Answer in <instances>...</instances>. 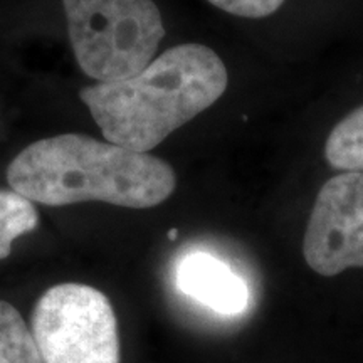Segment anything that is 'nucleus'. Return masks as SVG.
Segmentation results:
<instances>
[{
    "label": "nucleus",
    "mask_w": 363,
    "mask_h": 363,
    "mask_svg": "<svg viewBox=\"0 0 363 363\" xmlns=\"http://www.w3.org/2000/svg\"><path fill=\"white\" fill-rule=\"evenodd\" d=\"M7 180L30 202L54 207L99 201L150 208L167 201L177 184L162 158L78 133L29 145L9 165Z\"/></svg>",
    "instance_id": "obj_1"
},
{
    "label": "nucleus",
    "mask_w": 363,
    "mask_h": 363,
    "mask_svg": "<svg viewBox=\"0 0 363 363\" xmlns=\"http://www.w3.org/2000/svg\"><path fill=\"white\" fill-rule=\"evenodd\" d=\"M227 88V69L214 49L182 44L130 79L81 89L79 98L110 143L147 153L206 111Z\"/></svg>",
    "instance_id": "obj_2"
},
{
    "label": "nucleus",
    "mask_w": 363,
    "mask_h": 363,
    "mask_svg": "<svg viewBox=\"0 0 363 363\" xmlns=\"http://www.w3.org/2000/svg\"><path fill=\"white\" fill-rule=\"evenodd\" d=\"M76 61L99 83L130 79L153 61L165 35L152 0H62Z\"/></svg>",
    "instance_id": "obj_3"
},
{
    "label": "nucleus",
    "mask_w": 363,
    "mask_h": 363,
    "mask_svg": "<svg viewBox=\"0 0 363 363\" xmlns=\"http://www.w3.org/2000/svg\"><path fill=\"white\" fill-rule=\"evenodd\" d=\"M30 331L45 363H120L110 299L79 283L57 284L35 303Z\"/></svg>",
    "instance_id": "obj_4"
},
{
    "label": "nucleus",
    "mask_w": 363,
    "mask_h": 363,
    "mask_svg": "<svg viewBox=\"0 0 363 363\" xmlns=\"http://www.w3.org/2000/svg\"><path fill=\"white\" fill-rule=\"evenodd\" d=\"M303 256L326 278L363 267V174L343 172L321 187L306 225Z\"/></svg>",
    "instance_id": "obj_5"
},
{
    "label": "nucleus",
    "mask_w": 363,
    "mask_h": 363,
    "mask_svg": "<svg viewBox=\"0 0 363 363\" xmlns=\"http://www.w3.org/2000/svg\"><path fill=\"white\" fill-rule=\"evenodd\" d=\"M177 286L185 296L219 315H239L249 305L244 279L207 252H192L180 261Z\"/></svg>",
    "instance_id": "obj_6"
},
{
    "label": "nucleus",
    "mask_w": 363,
    "mask_h": 363,
    "mask_svg": "<svg viewBox=\"0 0 363 363\" xmlns=\"http://www.w3.org/2000/svg\"><path fill=\"white\" fill-rule=\"evenodd\" d=\"M325 158L333 169L363 174V106L335 125L326 138Z\"/></svg>",
    "instance_id": "obj_7"
},
{
    "label": "nucleus",
    "mask_w": 363,
    "mask_h": 363,
    "mask_svg": "<svg viewBox=\"0 0 363 363\" xmlns=\"http://www.w3.org/2000/svg\"><path fill=\"white\" fill-rule=\"evenodd\" d=\"M0 363H45L21 313L0 301Z\"/></svg>",
    "instance_id": "obj_8"
},
{
    "label": "nucleus",
    "mask_w": 363,
    "mask_h": 363,
    "mask_svg": "<svg viewBox=\"0 0 363 363\" xmlns=\"http://www.w3.org/2000/svg\"><path fill=\"white\" fill-rule=\"evenodd\" d=\"M38 222V211L29 199L13 190H0V259H6L13 240L34 230Z\"/></svg>",
    "instance_id": "obj_9"
},
{
    "label": "nucleus",
    "mask_w": 363,
    "mask_h": 363,
    "mask_svg": "<svg viewBox=\"0 0 363 363\" xmlns=\"http://www.w3.org/2000/svg\"><path fill=\"white\" fill-rule=\"evenodd\" d=\"M220 11L246 19H262L283 6L284 0H208Z\"/></svg>",
    "instance_id": "obj_10"
},
{
    "label": "nucleus",
    "mask_w": 363,
    "mask_h": 363,
    "mask_svg": "<svg viewBox=\"0 0 363 363\" xmlns=\"http://www.w3.org/2000/svg\"><path fill=\"white\" fill-rule=\"evenodd\" d=\"M177 234H179V230H177V229L169 230V239L170 240H175L177 239Z\"/></svg>",
    "instance_id": "obj_11"
}]
</instances>
